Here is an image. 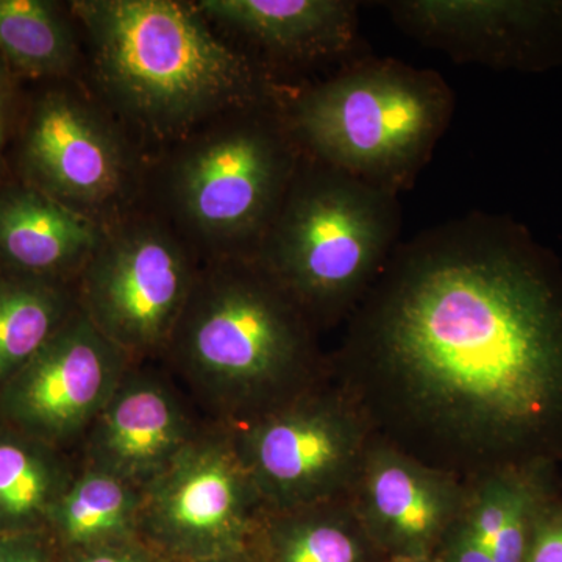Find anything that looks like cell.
<instances>
[{
	"label": "cell",
	"instance_id": "obj_26",
	"mask_svg": "<svg viewBox=\"0 0 562 562\" xmlns=\"http://www.w3.org/2000/svg\"><path fill=\"white\" fill-rule=\"evenodd\" d=\"M213 562H251L250 558L246 553L238 554V557L220 558V560H213Z\"/></svg>",
	"mask_w": 562,
	"mask_h": 562
},
{
	"label": "cell",
	"instance_id": "obj_11",
	"mask_svg": "<svg viewBox=\"0 0 562 562\" xmlns=\"http://www.w3.org/2000/svg\"><path fill=\"white\" fill-rule=\"evenodd\" d=\"M413 40L458 63L531 68L549 60L562 31V3L509 0H395L383 2Z\"/></svg>",
	"mask_w": 562,
	"mask_h": 562
},
{
	"label": "cell",
	"instance_id": "obj_19",
	"mask_svg": "<svg viewBox=\"0 0 562 562\" xmlns=\"http://www.w3.org/2000/svg\"><path fill=\"white\" fill-rule=\"evenodd\" d=\"M69 484L49 453L24 439L0 436V524L24 525L50 516Z\"/></svg>",
	"mask_w": 562,
	"mask_h": 562
},
{
	"label": "cell",
	"instance_id": "obj_4",
	"mask_svg": "<svg viewBox=\"0 0 562 562\" xmlns=\"http://www.w3.org/2000/svg\"><path fill=\"white\" fill-rule=\"evenodd\" d=\"M441 74L394 58L355 57L295 95L288 121L303 151L401 198L452 122Z\"/></svg>",
	"mask_w": 562,
	"mask_h": 562
},
{
	"label": "cell",
	"instance_id": "obj_23",
	"mask_svg": "<svg viewBox=\"0 0 562 562\" xmlns=\"http://www.w3.org/2000/svg\"><path fill=\"white\" fill-rule=\"evenodd\" d=\"M0 562H49L43 543L33 535L7 536L0 539Z\"/></svg>",
	"mask_w": 562,
	"mask_h": 562
},
{
	"label": "cell",
	"instance_id": "obj_5",
	"mask_svg": "<svg viewBox=\"0 0 562 562\" xmlns=\"http://www.w3.org/2000/svg\"><path fill=\"white\" fill-rule=\"evenodd\" d=\"M306 157L255 258L319 330L346 322L379 279L402 209L398 195Z\"/></svg>",
	"mask_w": 562,
	"mask_h": 562
},
{
	"label": "cell",
	"instance_id": "obj_12",
	"mask_svg": "<svg viewBox=\"0 0 562 562\" xmlns=\"http://www.w3.org/2000/svg\"><path fill=\"white\" fill-rule=\"evenodd\" d=\"M464 494L461 480L373 438L349 502L384 557L432 560Z\"/></svg>",
	"mask_w": 562,
	"mask_h": 562
},
{
	"label": "cell",
	"instance_id": "obj_16",
	"mask_svg": "<svg viewBox=\"0 0 562 562\" xmlns=\"http://www.w3.org/2000/svg\"><path fill=\"white\" fill-rule=\"evenodd\" d=\"M101 233L85 214L38 191L0 199V255L31 272H57L90 261Z\"/></svg>",
	"mask_w": 562,
	"mask_h": 562
},
{
	"label": "cell",
	"instance_id": "obj_22",
	"mask_svg": "<svg viewBox=\"0 0 562 562\" xmlns=\"http://www.w3.org/2000/svg\"><path fill=\"white\" fill-rule=\"evenodd\" d=\"M525 562H562V487L539 514Z\"/></svg>",
	"mask_w": 562,
	"mask_h": 562
},
{
	"label": "cell",
	"instance_id": "obj_24",
	"mask_svg": "<svg viewBox=\"0 0 562 562\" xmlns=\"http://www.w3.org/2000/svg\"><path fill=\"white\" fill-rule=\"evenodd\" d=\"M80 562H146L136 554L121 552V550L99 549L88 553Z\"/></svg>",
	"mask_w": 562,
	"mask_h": 562
},
{
	"label": "cell",
	"instance_id": "obj_25",
	"mask_svg": "<svg viewBox=\"0 0 562 562\" xmlns=\"http://www.w3.org/2000/svg\"><path fill=\"white\" fill-rule=\"evenodd\" d=\"M384 562H435V560H427V558L414 557H390Z\"/></svg>",
	"mask_w": 562,
	"mask_h": 562
},
{
	"label": "cell",
	"instance_id": "obj_21",
	"mask_svg": "<svg viewBox=\"0 0 562 562\" xmlns=\"http://www.w3.org/2000/svg\"><path fill=\"white\" fill-rule=\"evenodd\" d=\"M65 321L60 292L35 283L0 284V382L33 360Z\"/></svg>",
	"mask_w": 562,
	"mask_h": 562
},
{
	"label": "cell",
	"instance_id": "obj_14",
	"mask_svg": "<svg viewBox=\"0 0 562 562\" xmlns=\"http://www.w3.org/2000/svg\"><path fill=\"white\" fill-rule=\"evenodd\" d=\"M116 136L87 105L54 94L33 113L25 138L29 169L57 198L101 203L122 183L124 160Z\"/></svg>",
	"mask_w": 562,
	"mask_h": 562
},
{
	"label": "cell",
	"instance_id": "obj_20",
	"mask_svg": "<svg viewBox=\"0 0 562 562\" xmlns=\"http://www.w3.org/2000/svg\"><path fill=\"white\" fill-rule=\"evenodd\" d=\"M0 54L32 76L60 74L74 58L72 35L49 2L0 0Z\"/></svg>",
	"mask_w": 562,
	"mask_h": 562
},
{
	"label": "cell",
	"instance_id": "obj_9",
	"mask_svg": "<svg viewBox=\"0 0 562 562\" xmlns=\"http://www.w3.org/2000/svg\"><path fill=\"white\" fill-rule=\"evenodd\" d=\"M192 292L180 247L151 228L101 243L83 277L85 314L124 353L157 349L177 330Z\"/></svg>",
	"mask_w": 562,
	"mask_h": 562
},
{
	"label": "cell",
	"instance_id": "obj_8",
	"mask_svg": "<svg viewBox=\"0 0 562 562\" xmlns=\"http://www.w3.org/2000/svg\"><path fill=\"white\" fill-rule=\"evenodd\" d=\"M140 495L147 530L173 552L201 560L246 553L265 513L228 427L192 439Z\"/></svg>",
	"mask_w": 562,
	"mask_h": 562
},
{
	"label": "cell",
	"instance_id": "obj_2",
	"mask_svg": "<svg viewBox=\"0 0 562 562\" xmlns=\"http://www.w3.org/2000/svg\"><path fill=\"white\" fill-rule=\"evenodd\" d=\"M95 69L122 109L176 132L221 111L271 102L257 66L211 33L198 5L172 0H81Z\"/></svg>",
	"mask_w": 562,
	"mask_h": 562
},
{
	"label": "cell",
	"instance_id": "obj_27",
	"mask_svg": "<svg viewBox=\"0 0 562 562\" xmlns=\"http://www.w3.org/2000/svg\"><path fill=\"white\" fill-rule=\"evenodd\" d=\"M7 79L3 72L2 65H0V106H2L3 95H5Z\"/></svg>",
	"mask_w": 562,
	"mask_h": 562
},
{
	"label": "cell",
	"instance_id": "obj_13",
	"mask_svg": "<svg viewBox=\"0 0 562 562\" xmlns=\"http://www.w3.org/2000/svg\"><path fill=\"white\" fill-rule=\"evenodd\" d=\"M192 439L190 419L171 387L125 373L91 425L88 468L143 490Z\"/></svg>",
	"mask_w": 562,
	"mask_h": 562
},
{
	"label": "cell",
	"instance_id": "obj_28",
	"mask_svg": "<svg viewBox=\"0 0 562 562\" xmlns=\"http://www.w3.org/2000/svg\"><path fill=\"white\" fill-rule=\"evenodd\" d=\"M0 143H2V120H0Z\"/></svg>",
	"mask_w": 562,
	"mask_h": 562
},
{
	"label": "cell",
	"instance_id": "obj_15",
	"mask_svg": "<svg viewBox=\"0 0 562 562\" xmlns=\"http://www.w3.org/2000/svg\"><path fill=\"white\" fill-rule=\"evenodd\" d=\"M203 16L297 61H349L360 40L350 0H202Z\"/></svg>",
	"mask_w": 562,
	"mask_h": 562
},
{
	"label": "cell",
	"instance_id": "obj_7",
	"mask_svg": "<svg viewBox=\"0 0 562 562\" xmlns=\"http://www.w3.org/2000/svg\"><path fill=\"white\" fill-rule=\"evenodd\" d=\"M268 103L244 110L177 172V198L192 224L214 238L250 243L254 257L301 162L288 116L269 113Z\"/></svg>",
	"mask_w": 562,
	"mask_h": 562
},
{
	"label": "cell",
	"instance_id": "obj_18",
	"mask_svg": "<svg viewBox=\"0 0 562 562\" xmlns=\"http://www.w3.org/2000/svg\"><path fill=\"white\" fill-rule=\"evenodd\" d=\"M140 502L138 487L88 468L69 484L50 517L66 541L94 546L127 535L139 520Z\"/></svg>",
	"mask_w": 562,
	"mask_h": 562
},
{
	"label": "cell",
	"instance_id": "obj_6",
	"mask_svg": "<svg viewBox=\"0 0 562 562\" xmlns=\"http://www.w3.org/2000/svg\"><path fill=\"white\" fill-rule=\"evenodd\" d=\"M228 428L268 512L349 497L375 438L331 373L294 401Z\"/></svg>",
	"mask_w": 562,
	"mask_h": 562
},
{
	"label": "cell",
	"instance_id": "obj_17",
	"mask_svg": "<svg viewBox=\"0 0 562 562\" xmlns=\"http://www.w3.org/2000/svg\"><path fill=\"white\" fill-rule=\"evenodd\" d=\"M247 557L251 562H384L386 557L351 508L349 497L261 514Z\"/></svg>",
	"mask_w": 562,
	"mask_h": 562
},
{
	"label": "cell",
	"instance_id": "obj_3",
	"mask_svg": "<svg viewBox=\"0 0 562 562\" xmlns=\"http://www.w3.org/2000/svg\"><path fill=\"white\" fill-rule=\"evenodd\" d=\"M177 330L184 372L227 427L257 419L330 376L316 325L255 257L192 290Z\"/></svg>",
	"mask_w": 562,
	"mask_h": 562
},
{
	"label": "cell",
	"instance_id": "obj_1",
	"mask_svg": "<svg viewBox=\"0 0 562 562\" xmlns=\"http://www.w3.org/2000/svg\"><path fill=\"white\" fill-rule=\"evenodd\" d=\"M331 379L373 436L468 483L562 462V276L469 213L401 243L344 322Z\"/></svg>",
	"mask_w": 562,
	"mask_h": 562
},
{
	"label": "cell",
	"instance_id": "obj_10",
	"mask_svg": "<svg viewBox=\"0 0 562 562\" xmlns=\"http://www.w3.org/2000/svg\"><path fill=\"white\" fill-rule=\"evenodd\" d=\"M124 357L87 314H76L7 380L3 409L41 438H72L91 428L120 386Z\"/></svg>",
	"mask_w": 562,
	"mask_h": 562
}]
</instances>
